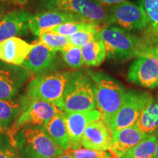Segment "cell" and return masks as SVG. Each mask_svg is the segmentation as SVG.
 Listing matches in <instances>:
<instances>
[{"label": "cell", "mask_w": 158, "mask_h": 158, "mask_svg": "<svg viewBox=\"0 0 158 158\" xmlns=\"http://www.w3.org/2000/svg\"><path fill=\"white\" fill-rule=\"evenodd\" d=\"M11 140L20 158H57L64 152L53 142L42 126H24Z\"/></svg>", "instance_id": "obj_1"}, {"label": "cell", "mask_w": 158, "mask_h": 158, "mask_svg": "<svg viewBox=\"0 0 158 158\" xmlns=\"http://www.w3.org/2000/svg\"><path fill=\"white\" fill-rule=\"evenodd\" d=\"M98 35L110 59L125 61L135 58L148 48L137 36L115 26L108 25L100 28Z\"/></svg>", "instance_id": "obj_2"}, {"label": "cell", "mask_w": 158, "mask_h": 158, "mask_svg": "<svg viewBox=\"0 0 158 158\" xmlns=\"http://www.w3.org/2000/svg\"><path fill=\"white\" fill-rule=\"evenodd\" d=\"M72 73L48 71L37 74L27 85L26 94L31 99L44 100L62 110L64 89Z\"/></svg>", "instance_id": "obj_3"}, {"label": "cell", "mask_w": 158, "mask_h": 158, "mask_svg": "<svg viewBox=\"0 0 158 158\" xmlns=\"http://www.w3.org/2000/svg\"><path fill=\"white\" fill-rule=\"evenodd\" d=\"M96 86V104L105 122L111 119L123 101L127 90L119 81L102 72L87 71Z\"/></svg>", "instance_id": "obj_4"}, {"label": "cell", "mask_w": 158, "mask_h": 158, "mask_svg": "<svg viewBox=\"0 0 158 158\" xmlns=\"http://www.w3.org/2000/svg\"><path fill=\"white\" fill-rule=\"evenodd\" d=\"M96 108V86L94 81L88 73L73 72L64 89L62 111H86Z\"/></svg>", "instance_id": "obj_5"}, {"label": "cell", "mask_w": 158, "mask_h": 158, "mask_svg": "<svg viewBox=\"0 0 158 158\" xmlns=\"http://www.w3.org/2000/svg\"><path fill=\"white\" fill-rule=\"evenodd\" d=\"M152 97L147 92L126 91L120 108L111 119L106 122L111 133L135 125Z\"/></svg>", "instance_id": "obj_6"}, {"label": "cell", "mask_w": 158, "mask_h": 158, "mask_svg": "<svg viewBox=\"0 0 158 158\" xmlns=\"http://www.w3.org/2000/svg\"><path fill=\"white\" fill-rule=\"evenodd\" d=\"M48 10L71 13L95 24H107L108 12L94 0H41Z\"/></svg>", "instance_id": "obj_7"}, {"label": "cell", "mask_w": 158, "mask_h": 158, "mask_svg": "<svg viewBox=\"0 0 158 158\" xmlns=\"http://www.w3.org/2000/svg\"><path fill=\"white\" fill-rule=\"evenodd\" d=\"M127 78L128 81L142 87H157L158 47H148L135 57L128 68Z\"/></svg>", "instance_id": "obj_8"}, {"label": "cell", "mask_w": 158, "mask_h": 158, "mask_svg": "<svg viewBox=\"0 0 158 158\" xmlns=\"http://www.w3.org/2000/svg\"><path fill=\"white\" fill-rule=\"evenodd\" d=\"M107 25L134 32L145 29L149 21L141 5L128 0L110 7L108 12Z\"/></svg>", "instance_id": "obj_9"}, {"label": "cell", "mask_w": 158, "mask_h": 158, "mask_svg": "<svg viewBox=\"0 0 158 158\" xmlns=\"http://www.w3.org/2000/svg\"><path fill=\"white\" fill-rule=\"evenodd\" d=\"M62 111L54 105L38 99H31L29 107L18 118L10 129V135H13L20 128L28 125L44 126L54 116Z\"/></svg>", "instance_id": "obj_10"}, {"label": "cell", "mask_w": 158, "mask_h": 158, "mask_svg": "<svg viewBox=\"0 0 158 158\" xmlns=\"http://www.w3.org/2000/svg\"><path fill=\"white\" fill-rule=\"evenodd\" d=\"M31 74L23 66L0 61V100L19 96Z\"/></svg>", "instance_id": "obj_11"}, {"label": "cell", "mask_w": 158, "mask_h": 158, "mask_svg": "<svg viewBox=\"0 0 158 158\" xmlns=\"http://www.w3.org/2000/svg\"><path fill=\"white\" fill-rule=\"evenodd\" d=\"M67 130L71 141V150L79 149L80 141L85 129L91 122L102 118V114L98 109L86 111H63Z\"/></svg>", "instance_id": "obj_12"}, {"label": "cell", "mask_w": 158, "mask_h": 158, "mask_svg": "<svg viewBox=\"0 0 158 158\" xmlns=\"http://www.w3.org/2000/svg\"><path fill=\"white\" fill-rule=\"evenodd\" d=\"M113 136L108 125L102 118L89 124L81 136L80 144L85 149L106 151L112 146Z\"/></svg>", "instance_id": "obj_13"}, {"label": "cell", "mask_w": 158, "mask_h": 158, "mask_svg": "<svg viewBox=\"0 0 158 158\" xmlns=\"http://www.w3.org/2000/svg\"><path fill=\"white\" fill-rule=\"evenodd\" d=\"M71 21H87L82 18L64 12L48 10L31 15L29 21V29L33 35L39 36L53 27Z\"/></svg>", "instance_id": "obj_14"}, {"label": "cell", "mask_w": 158, "mask_h": 158, "mask_svg": "<svg viewBox=\"0 0 158 158\" xmlns=\"http://www.w3.org/2000/svg\"><path fill=\"white\" fill-rule=\"evenodd\" d=\"M56 62V52L51 50L43 43L37 41L32 44L30 52L22 66L31 73L40 74L51 71Z\"/></svg>", "instance_id": "obj_15"}, {"label": "cell", "mask_w": 158, "mask_h": 158, "mask_svg": "<svg viewBox=\"0 0 158 158\" xmlns=\"http://www.w3.org/2000/svg\"><path fill=\"white\" fill-rule=\"evenodd\" d=\"M31 15V13L23 9L6 13L0 20V41L28 34Z\"/></svg>", "instance_id": "obj_16"}, {"label": "cell", "mask_w": 158, "mask_h": 158, "mask_svg": "<svg viewBox=\"0 0 158 158\" xmlns=\"http://www.w3.org/2000/svg\"><path fill=\"white\" fill-rule=\"evenodd\" d=\"M31 98L25 94L9 100H0V130H10L18 118L29 107Z\"/></svg>", "instance_id": "obj_17"}, {"label": "cell", "mask_w": 158, "mask_h": 158, "mask_svg": "<svg viewBox=\"0 0 158 158\" xmlns=\"http://www.w3.org/2000/svg\"><path fill=\"white\" fill-rule=\"evenodd\" d=\"M31 48L32 44L18 37L0 41V61L22 66Z\"/></svg>", "instance_id": "obj_18"}, {"label": "cell", "mask_w": 158, "mask_h": 158, "mask_svg": "<svg viewBox=\"0 0 158 158\" xmlns=\"http://www.w3.org/2000/svg\"><path fill=\"white\" fill-rule=\"evenodd\" d=\"M112 136L113 141L110 150L115 153L118 158H121L149 135L141 131L135 124L116 130L112 133Z\"/></svg>", "instance_id": "obj_19"}, {"label": "cell", "mask_w": 158, "mask_h": 158, "mask_svg": "<svg viewBox=\"0 0 158 158\" xmlns=\"http://www.w3.org/2000/svg\"><path fill=\"white\" fill-rule=\"evenodd\" d=\"M43 128L47 135L59 149L63 151L71 150L72 146L63 116V111L56 114Z\"/></svg>", "instance_id": "obj_20"}, {"label": "cell", "mask_w": 158, "mask_h": 158, "mask_svg": "<svg viewBox=\"0 0 158 158\" xmlns=\"http://www.w3.org/2000/svg\"><path fill=\"white\" fill-rule=\"evenodd\" d=\"M135 125L147 135H157L158 133V95L152 97L151 101L142 112Z\"/></svg>", "instance_id": "obj_21"}, {"label": "cell", "mask_w": 158, "mask_h": 158, "mask_svg": "<svg viewBox=\"0 0 158 158\" xmlns=\"http://www.w3.org/2000/svg\"><path fill=\"white\" fill-rule=\"evenodd\" d=\"M99 36V35H98ZM84 64L89 67L100 66L107 57L103 43L100 37L81 47Z\"/></svg>", "instance_id": "obj_22"}, {"label": "cell", "mask_w": 158, "mask_h": 158, "mask_svg": "<svg viewBox=\"0 0 158 158\" xmlns=\"http://www.w3.org/2000/svg\"><path fill=\"white\" fill-rule=\"evenodd\" d=\"M158 136L149 135L121 158H156L155 150Z\"/></svg>", "instance_id": "obj_23"}, {"label": "cell", "mask_w": 158, "mask_h": 158, "mask_svg": "<svg viewBox=\"0 0 158 158\" xmlns=\"http://www.w3.org/2000/svg\"><path fill=\"white\" fill-rule=\"evenodd\" d=\"M38 37L39 42L43 43L45 46L56 52L72 45L68 37L56 33L46 31L40 35Z\"/></svg>", "instance_id": "obj_24"}, {"label": "cell", "mask_w": 158, "mask_h": 158, "mask_svg": "<svg viewBox=\"0 0 158 158\" xmlns=\"http://www.w3.org/2000/svg\"><path fill=\"white\" fill-rule=\"evenodd\" d=\"M97 27H100V26L89 22V21H71V22H66L53 27L45 31V32L50 31V32L56 33V34L64 35L66 37H70V35L78 31L84 30V29L97 28Z\"/></svg>", "instance_id": "obj_25"}, {"label": "cell", "mask_w": 158, "mask_h": 158, "mask_svg": "<svg viewBox=\"0 0 158 158\" xmlns=\"http://www.w3.org/2000/svg\"><path fill=\"white\" fill-rule=\"evenodd\" d=\"M64 62L73 69H78L84 64L81 47L70 45L60 51Z\"/></svg>", "instance_id": "obj_26"}, {"label": "cell", "mask_w": 158, "mask_h": 158, "mask_svg": "<svg viewBox=\"0 0 158 158\" xmlns=\"http://www.w3.org/2000/svg\"><path fill=\"white\" fill-rule=\"evenodd\" d=\"M140 5L147 15L149 26L158 35V0H141Z\"/></svg>", "instance_id": "obj_27"}, {"label": "cell", "mask_w": 158, "mask_h": 158, "mask_svg": "<svg viewBox=\"0 0 158 158\" xmlns=\"http://www.w3.org/2000/svg\"><path fill=\"white\" fill-rule=\"evenodd\" d=\"M100 29V27H97V28L84 29V30L78 31L68 37L70 43L74 46L81 47L86 43L98 38L99 37L98 32Z\"/></svg>", "instance_id": "obj_28"}, {"label": "cell", "mask_w": 158, "mask_h": 158, "mask_svg": "<svg viewBox=\"0 0 158 158\" xmlns=\"http://www.w3.org/2000/svg\"><path fill=\"white\" fill-rule=\"evenodd\" d=\"M70 154L74 158H118V156L111 150L100 151L79 148L72 150Z\"/></svg>", "instance_id": "obj_29"}, {"label": "cell", "mask_w": 158, "mask_h": 158, "mask_svg": "<svg viewBox=\"0 0 158 158\" xmlns=\"http://www.w3.org/2000/svg\"><path fill=\"white\" fill-rule=\"evenodd\" d=\"M0 158H20L13 141L7 136L0 137Z\"/></svg>", "instance_id": "obj_30"}, {"label": "cell", "mask_w": 158, "mask_h": 158, "mask_svg": "<svg viewBox=\"0 0 158 158\" xmlns=\"http://www.w3.org/2000/svg\"><path fill=\"white\" fill-rule=\"evenodd\" d=\"M99 5L102 7H112V6L118 5V4L124 2L128 0H94Z\"/></svg>", "instance_id": "obj_31"}, {"label": "cell", "mask_w": 158, "mask_h": 158, "mask_svg": "<svg viewBox=\"0 0 158 158\" xmlns=\"http://www.w3.org/2000/svg\"><path fill=\"white\" fill-rule=\"evenodd\" d=\"M5 15V6H4L2 2L0 0V20H1Z\"/></svg>", "instance_id": "obj_32"}, {"label": "cell", "mask_w": 158, "mask_h": 158, "mask_svg": "<svg viewBox=\"0 0 158 158\" xmlns=\"http://www.w3.org/2000/svg\"><path fill=\"white\" fill-rule=\"evenodd\" d=\"M57 158H74V157H73L70 153H68V154H62V155H60Z\"/></svg>", "instance_id": "obj_33"}, {"label": "cell", "mask_w": 158, "mask_h": 158, "mask_svg": "<svg viewBox=\"0 0 158 158\" xmlns=\"http://www.w3.org/2000/svg\"><path fill=\"white\" fill-rule=\"evenodd\" d=\"M15 2L19 3V4H21V5H23V4H25L26 2H27V0H14Z\"/></svg>", "instance_id": "obj_34"}, {"label": "cell", "mask_w": 158, "mask_h": 158, "mask_svg": "<svg viewBox=\"0 0 158 158\" xmlns=\"http://www.w3.org/2000/svg\"><path fill=\"white\" fill-rule=\"evenodd\" d=\"M155 157H156V158H158V138H157V144H156V150H155Z\"/></svg>", "instance_id": "obj_35"}, {"label": "cell", "mask_w": 158, "mask_h": 158, "mask_svg": "<svg viewBox=\"0 0 158 158\" xmlns=\"http://www.w3.org/2000/svg\"></svg>", "instance_id": "obj_36"}]
</instances>
